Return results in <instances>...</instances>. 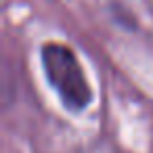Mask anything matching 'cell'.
<instances>
[{"label":"cell","mask_w":153,"mask_h":153,"mask_svg":"<svg viewBox=\"0 0 153 153\" xmlns=\"http://www.w3.org/2000/svg\"><path fill=\"white\" fill-rule=\"evenodd\" d=\"M42 67L48 84L61 97L63 105L71 111H82L92 101V88L82 71L76 53L57 42H48L40 51Z\"/></svg>","instance_id":"obj_1"}]
</instances>
